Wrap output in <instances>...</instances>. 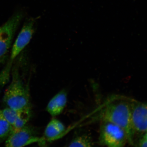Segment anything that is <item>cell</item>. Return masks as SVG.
Instances as JSON below:
<instances>
[{
	"label": "cell",
	"instance_id": "cell-1",
	"mask_svg": "<svg viewBox=\"0 0 147 147\" xmlns=\"http://www.w3.org/2000/svg\"><path fill=\"white\" fill-rule=\"evenodd\" d=\"M132 98L115 95L106 101L101 111V121H106L120 127L126 132L128 143L134 145L131 130V116Z\"/></svg>",
	"mask_w": 147,
	"mask_h": 147
},
{
	"label": "cell",
	"instance_id": "cell-2",
	"mask_svg": "<svg viewBox=\"0 0 147 147\" xmlns=\"http://www.w3.org/2000/svg\"><path fill=\"white\" fill-rule=\"evenodd\" d=\"M11 82L5 92L3 100L8 108L19 111L31 108L28 87L23 81L18 68L13 69Z\"/></svg>",
	"mask_w": 147,
	"mask_h": 147
},
{
	"label": "cell",
	"instance_id": "cell-3",
	"mask_svg": "<svg viewBox=\"0 0 147 147\" xmlns=\"http://www.w3.org/2000/svg\"><path fill=\"white\" fill-rule=\"evenodd\" d=\"M34 23L33 19L27 21L18 35L11 48L9 59L0 74V88L4 86L8 82L13 62L31 40L34 32Z\"/></svg>",
	"mask_w": 147,
	"mask_h": 147
},
{
	"label": "cell",
	"instance_id": "cell-4",
	"mask_svg": "<svg viewBox=\"0 0 147 147\" xmlns=\"http://www.w3.org/2000/svg\"><path fill=\"white\" fill-rule=\"evenodd\" d=\"M99 139L107 147H125L128 142L126 132L117 125L101 121Z\"/></svg>",
	"mask_w": 147,
	"mask_h": 147
},
{
	"label": "cell",
	"instance_id": "cell-5",
	"mask_svg": "<svg viewBox=\"0 0 147 147\" xmlns=\"http://www.w3.org/2000/svg\"><path fill=\"white\" fill-rule=\"evenodd\" d=\"M23 17V13L17 12L0 27V62L3 60L8 54L13 37Z\"/></svg>",
	"mask_w": 147,
	"mask_h": 147
},
{
	"label": "cell",
	"instance_id": "cell-6",
	"mask_svg": "<svg viewBox=\"0 0 147 147\" xmlns=\"http://www.w3.org/2000/svg\"><path fill=\"white\" fill-rule=\"evenodd\" d=\"M45 142L44 137L37 136L33 128L26 125L10 133L6 139L5 147H24L34 143L43 144Z\"/></svg>",
	"mask_w": 147,
	"mask_h": 147
},
{
	"label": "cell",
	"instance_id": "cell-7",
	"mask_svg": "<svg viewBox=\"0 0 147 147\" xmlns=\"http://www.w3.org/2000/svg\"><path fill=\"white\" fill-rule=\"evenodd\" d=\"M131 125L133 136L144 134L147 131V102H140L132 98Z\"/></svg>",
	"mask_w": 147,
	"mask_h": 147
},
{
	"label": "cell",
	"instance_id": "cell-8",
	"mask_svg": "<svg viewBox=\"0 0 147 147\" xmlns=\"http://www.w3.org/2000/svg\"><path fill=\"white\" fill-rule=\"evenodd\" d=\"M67 100V94L65 90H62L51 99L46 107V110L53 117L59 115L64 110Z\"/></svg>",
	"mask_w": 147,
	"mask_h": 147
},
{
	"label": "cell",
	"instance_id": "cell-9",
	"mask_svg": "<svg viewBox=\"0 0 147 147\" xmlns=\"http://www.w3.org/2000/svg\"><path fill=\"white\" fill-rule=\"evenodd\" d=\"M66 127L60 121L53 118L46 126L43 137L45 142H51L59 139L65 133Z\"/></svg>",
	"mask_w": 147,
	"mask_h": 147
},
{
	"label": "cell",
	"instance_id": "cell-10",
	"mask_svg": "<svg viewBox=\"0 0 147 147\" xmlns=\"http://www.w3.org/2000/svg\"><path fill=\"white\" fill-rule=\"evenodd\" d=\"M31 116V108H25L17 111V118L12 126V131H17L26 126Z\"/></svg>",
	"mask_w": 147,
	"mask_h": 147
},
{
	"label": "cell",
	"instance_id": "cell-11",
	"mask_svg": "<svg viewBox=\"0 0 147 147\" xmlns=\"http://www.w3.org/2000/svg\"><path fill=\"white\" fill-rule=\"evenodd\" d=\"M12 127L3 115L0 110V142L6 139L12 131Z\"/></svg>",
	"mask_w": 147,
	"mask_h": 147
},
{
	"label": "cell",
	"instance_id": "cell-12",
	"mask_svg": "<svg viewBox=\"0 0 147 147\" xmlns=\"http://www.w3.org/2000/svg\"><path fill=\"white\" fill-rule=\"evenodd\" d=\"M67 147H94L90 139L85 135L79 136L74 138Z\"/></svg>",
	"mask_w": 147,
	"mask_h": 147
},
{
	"label": "cell",
	"instance_id": "cell-13",
	"mask_svg": "<svg viewBox=\"0 0 147 147\" xmlns=\"http://www.w3.org/2000/svg\"><path fill=\"white\" fill-rule=\"evenodd\" d=\"M2 112L5 118L12 127L17 118V111L7 107L2 110Z\"/></svg>",
	"mask_w": 147,
	"mask_h": 147
},
{
	"label": "cell",
	"instance_id": "cell-14",
	"mask_svg": "<svg viewBox=\"0 0 147 147\" xmlns=\"http://www.w3.org/2000/svg\"><path fill=\"white\" fill-rule=\"evenodd\" d=\"M139 147H147V140L141 139L139 142Z\"/></svg>",
	"mask_w": 147,
	"mask_h": 147
},
{
	"label": "cell",
	"instance_id": "cell-15",
	"mask_svg": "<svg viewBox=\"0 0 147 147\" xmlns=\"http://www.w3.org/2000/svg\"><path fill=\"white\" fill-rule=\"evenodd\" d=\"M142 139H145V140H147V131H146V132L144 134V135H143V138H142Z\"/></svg>",
	"mask_w": 147,
	"mask_h": 147
}]
</instances>
